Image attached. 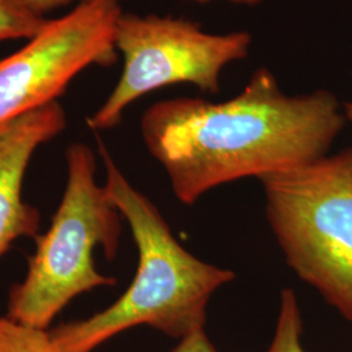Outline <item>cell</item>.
Instances as JSON below:
<instances>
[{
	"mask_svg": "<svg viewBox=\"0 0 352 352\" xmlns=\"http://www.w3.org/2000/svg\"><path fill=\"white\" fill-rule=\"evenodd\" d=\"M115 0L80 3L47 23L11 55L0 59V126L58 102L89 67L118 60Z\"/></svg>",
	"mask_w": 352,
	"mask_h": 352,
	"instance_id": "6",
	"label": "cell"
},
{
	"mask_svg": "<svg viewBox=\"0 0 352 352\" xmlns=\"http://www.w3.org/2000/svg\"><path fill=\"white\" fill-rule=\"evenodd\" d=\"M65 126L67 115L59 101L0 126V257L20 238L37 239L41 214L24 201V177L38 148Z\"/></svg>",
	"mask_w": 352,
	"mask_h": 352,
	"instance_id": "7",
	"label": "cell"
},
{
	"mask_svg": "<svg viewBox=\"0 0 352 352\" xmlns=\"http://www.w3.org/2000/svg\"><path fill=\"white\" fill-rule=\"evenodd\" d=\"M302 322L295 292L283 289L277 327L266 352H305L302 344Z\"/></svg>",
	"mask_w": 352,
	"mask_h": 352,
	"instance_id": "9",
	"label": "cell"
},
{
	"mask_svg": "<svg viewBox=\"0 0 352 352\" xmlns=\"http://www.w3.org/2000/svg\"><path fill=\"white\" fill-rule=\"evenodd\" d=\"M327 90L289 96L267 68L225 102L160 101L144 113L141 133L186 205L218 186L286 171L327 155L344 126Z\"/></svg>",
	"mask_w": 352,
	"mask_h": 352,
	"instance_id": "1",
	"label": "cell"
},
{
	"mask_svg": "<svg viewBox=\"0 0 352 352\" xmlns=\"http://www.w3.org/2000/svg\"><path fill=\"white\" fill-rule=\"evenodd\" d=\"M0 352H59L47 329L0 317Z\"/></svg>",
	"mask_w": 352,
	"mask_h": 352,
	"instance_id": "8",
	"label": "cell"
},
{
	"mask_svg": "<svg viewBox=\"0 0 352 352\" xmlns=\"http://www.w3.org/2000/svg\"><path fill=\"white\" fill-rule=\"evenodd\" d=\"M20 3H23L29 11L37 14L39 17H45L49 12H52L60 7H65L74 1L80 3H90V1H96V0H19ZM118 3H120L122 0H115Z\"/></svg>",
	"mask_w": 352,
	"mask_h": 352,
	"instance_id": "12",
	"label": "cell"
},
{
	"mask_svg": "<svg viewBox=\"0 0 352 352\" xmlns=\"http://www.w3.org/2000/svg\"><path fill=\"white\" fill-rule=\"evenodd\" d=\"M173 352H218L206 337L204 329H197L183 337Z\"/></svg>",
	"mask_w": 352,
	"mask_h": 352,
	"instance_id": "11",
	"label": "cell"
},
{
	"mask_svg": "<svg viewBox=\"0 0 352 352\" xmlns=\"http://www.w3.org/2000/svg\"><path fill=\"white\" fill-rule=\"evenodd\" d=\"M248 32L213 34L187 19L122 13L115 45L123 56L120 77L101 107L88 118L89 128L119 126L126 109L157 89L190 84L217 94L228 64L248 56Z\"/></svg>",
	"mask_w": 352,
	"mask_h": 352,
	"instance_id": "5",
	"label": "cell"
},
{
	"mask_svg": "<svg viewBox=\"0 0 352 352\" xmlns=\"http://www.w3.org/2000/svg\"><path fill=\"white\" fill-rule=\"evenodd\" d=\"M343 115H344V119L346 122L351 123L352 124V101L349 102L344 104V109H343Z\"/></svg>",
	"mask_w": 352,
	"mask_h": 352,
	"instance_id": "14",
	"label": "cell"
},
{
	"mask_svg": "<svg viewBox=\"0 0 352 352\" xmlns=\"http://www.w3.org/2000/svg\"><path fill=\"white\" fill-rule=\"evenodd\" d=\"M187 1H193V3H209L212 0H187ZM227 1H231V3H235V4H245V6H254V4H258L264 0H227Z\"/></svg>",
	"mask_w": 352,
	"mask_h": 352,
	"instance_id": "13",
	"label": "cell"
},
{
	"mask_svg": "<svg viewBox=\"0 0 352 352\" xmlns=\"http://www.w3.org/2000/svg\"><path fill=\"white\" fill-rule=\"evenodd\" d=\"M65 161L63 199L47 232L38 235L24 280L8 298V317L41 329H49L76 296L116 283L96 269L93 254L101 247L109 260L116 256L122 214L97 182L96 155L88 145L71 144Z\"/></svg>",
	"mask_w": 352,
	"mask_h": 352,
	"instance_id": "3",
	"label": "cell"
},
{
	"mask_svg": "<svg viewBox=\"0 0 352 352\" xmlns=\"http://www.w3.org/2000/svg\"><path fill=\"white\" fill-rule=\"evenodd\" d=\"M260 182L287 264L352 321V146Z\"/></svg>",
	"mask_w": 352,
	"mask_h": 352,
	"instance_id": "4",
	"label": "cell"
},
{
	"mask_svg": "<svg viewBox=\"0 0 352 352\" xmlns=\"http://www.w3.org/2000/svg\"><path fill=\"white\" fill-rule=\"evenodd\" d=\"M98 151L106 168L104 188L131 227L139 266L126 292L109 308L50 330L58 351L93 352L122 331L141 325L177 340L204 329L208 302L235 278L234 272L204 263L187 251L155 205L129 183L101 139Z\"/></svg>",
	"mask_w": 352,
	"mask_h": 352,
	"instance_id": "2",
	"label": "cell"
},
{
	"mask_svg": "<svg viewBox=\"0 0 352 352\" xmlns=\"http://www.w3.org/2000/svg\"><path fill=\"white\" fill-rule=\"evenodd\" d=\"M47 23L29 11L19 0H0V45L14 39H29Z\"/></svg>",
	"mask_w": 352,
	"mask_h": 352,
	"instance_id": "10",
	"label": "cell"
}]
</instances>
